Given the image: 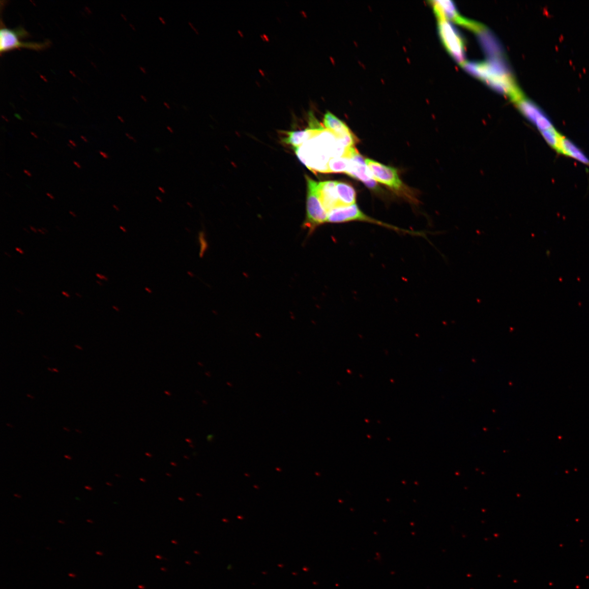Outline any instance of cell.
<instances>
[{
  "instance_id": "1f68e13d",
  "label": "cell",
  "mask_w": 589,
  "mask_h": 589,
  "mask_svg": "<svg viewBox=\"0 0 589 589\" xmlns=\"http://www.w3.org/2000/svg\"><path fill=\"white\" fill-rule=\"evenodd\" d=\"M164 106H166V107H167L168 109H171V106H169V104H168V103H167L166 102H164Z\"/></svg>"
},
{
  "instance_id": "9a60e30c",
  "label": "cell",
  "mask_w": 589,
  "mask_h": 589,
  "mask_svg": "<svg viewBox=\"0 0 589 589\" xmlns=\"http://www.w3.org/2000/svg\"><path fill=\"white\" fill-rule=\"evenodd\" d=\"M336 188L339 207L351 206L355 204L356 193L355 189L350 184L336 181Z\"/></svg>"
},
{
  "instance_id": "4dcf8cb0",
  "label": "cell",
  "mask_w": 589,
  "mask_h": 589,
  "mask_svg": "<svg viewBox=\"0 0 589 589\" xmlns=\"http://www.w3.org/2000/svg\"><path fill=\"white\" fill-rule=\"evenodd\" d=\"M159 19L160 20V21L163 24H166V21H164V19L162 17H159Z\"/></svg>"
},
{
  "instance_id": "836d02e7",
  "label": "cell",
  "mask_w": 589,
  "mask_h": 589,
  "mask_svg": "<svg viewBox=\"0 0 589 589\" xmlns=\"http://www.w3.org/2000/svg\"><path fill=\"white\" fill-rule=\"evenodd\" d=\"M187 205L189 207H191V208L193 207V204L190 202H187Z\"/></svg>"
},
{
  "instance_id": "681fc988",
  "label": "cell",
  "mask_w": 589,
  "mask_h": 589,
  "mask_svg": "<svg viewBox=\"0 0 589 589\" xmlns=\"http://www.w3.org/2000/svg\"><path fill=\"white\" fill-rule=\"evenodd\" d=\"M118 118H119V119H120V120H121V121L122 122H124V120H123V118H121V117H118Z\"/></svg>"
},
{
  "instance_id": "5bb4252c",
  "label": "cell",
  "mask_w": 589,
  "mask_h": 589,
  "mask_svg": "<svg viewBox=\"0 0 589 589\" xmlns=\"http://www.w3.org/2000/svg\"><path fill=\"white\" fill-rule=\"evenodd\" d=\"M557 152L575 159V160L589 167V159L585 155V154L570 140L565 136H562Z\"/></svg>"
},
{
  "instance_id": "f1b7e54d",
  "label": "cell",
  "mask_w": 589,
  "mask_h": 589,
  "mask_svg": "<svg viewBox=\"0 0 589 589\" xmlns=\"http://www.w3.org/2000/svg\"><path fill=\"white\" fill-rule=\"evenodd\" d=\"M85 488H86V490H88V491H92V490H93V489H92V487H89V486H85Z\"/></svg>"
},
{
  "instance_id": "9f6ffc18",
  "label": "cell",
  "mask_w": 589,
  "mask_h": 589,
  "mask_svg": "<svg viewBox=\"0 0 589 589\" xmlns=\"http://www.w3.org/2000/svg\"><path fill=\"white\" fill-rule=\"evenodd\" d=\"M97 283H98V284H99V285H101V286H102V283H99L98 281H97Z\"/></svg>"
},
{
  "instance_id": "cb8c5ba5",
  "label": "cell",
  "mask_w": 589,
  "mask_h": 589,
  "mask_svg": "<svg viewBox=\"0 0 589 589\" xmlns=\"http://www.w3.org/2000/svg\"><path fill=\"white\" fill-rule=\"evenodd\" d=\"M73 163L75 165V166H76L78 168H79V169L82 168L81 165H80V164L79 163H78L76 161H74Z\"/></svg>"
},
{
  "instance_id": "484cf974",
  "label": "cell",
  "mask_w": 589,
  "mask_h": 589,
  "mask_svg": "<svg viewBox=\"0 0 589 589\" xmlns=\"http://www.w3.org/2000/svg\"><path fill=\"white\" fill-rule=\"evenodd\" d=\"M69 142L70 144H71L72 146L74 147H77V144L72 141V140H69Z\"/></svg>"
},
{
  "instance_id": "b9f144b4",
  "label": "cell",
  "mask_w": 589,
  "mask_h": 589,
  "mask_svg": "<svg viewBox=\"0 0 589 589\" xmlns=\"http://www.w3.org/2000/svg\"><path fill=\"white\" fill-rule=\"evenodd\" d=\"M14 497H17V498H19V499H21V498H22V497H21V496L19 495V494H14Z\"/></svg>"
},
{
  "instance_id": "816d5d0a",
  "label": "cell",
  "mask_w": 589,
  "mask_h": 589,
  "mask_svg": "<svg viewBox=\"0 0 589 589\" xmlns=\"http://www.w3.org/2000/svg\"><path fill=\"white\" fill-rule=\"evenodd\" d=\"M87 522H89V523H93L92 521H91V520H87Z\"/></svg>"
},
{
  "instance_id": "7c38bea8",
  "label": "cell",
  "mask_w": 589,
  "mask_h": 589,
  "mask_svg": "<svg viewBox=\"0 0 589 589\" xmlns=\"http://www.w3.org/2000/svg\"><path fill=\"white\" fill-rule=\"evenodd\" d=\"M476 33L481 46L489 59L505 58L501 44L487 28L483 26Z\"/></svg>"
},
{
  "instance_id": "ffe728a7",
  "label": "cell",
  "mask_w": 589,
  "mask_h": 589,
  "mask_svg": "<svg viewBox=\"0 0 589 589\" xmlns=\"http://www.w3.org/2000/svg\"><path fill=\"white\" fill-rule=\"evenodd\" d=\"M188 24L189 25V26H190L191 27V28L194 29V31H195V32L197 34H199V33L198 29L196 28H194L193 24L191 22H188Z\"/></svg>"
},
{
  "instance_id": "6da1fadb",
  "label": "cell",
  "mask_w": 589,
  "mask_h": 589,
  "mask_svg": "<svg viewBox=\"0 0 589 589\" xmlns=\"http://www.w3.org/2000/svg\"><path fill=\"white\" fill-rule=\"evenodd\" d=\"M463 67L498 92L516 102L524 94L515 82L505 58L489 59L485 62H466Z\"/></svg>"
},
{
  "instance_id": "4fadbf2b",
  "label": "cell",
  "mask_w": 589,
  "mask_h": 589,
  "mask_svg": "<svg viewBox=\"0 0 589 589\" xmlns=\"http://www.w3.org/2000/svg\"><path fill=\"white\" fill-rule=\"evenodd\" d=\"M336 184V181L318 182L319 197L328 213L332 209L339 206Z\"/></svg>"
},
{
  "instance_id": "2e32d148",
  "label": "cell",
  "mask_w": 589,
  "mask_h": 589,
  "mask_svg": "<svg viewBox=\"0 0 589 589\" xmlns=\"http://www.w3.org/2000/svg\"><path fill=\"white\" fill-rule=\"evenodd\" d=\"M350 164V159L343 155L333 157L329 159L327 164L329 173H346Z\"/></svg>"
},
{
  "instance_id": "44dd1931",
  "label": "cell",
  "mask_w": 589,
  "mask_h": 589,
  "mask_svg": "<svg viewBox=\"0 0 589 589\" xmlns=\"http://www.w3.org/2000/svg\"><path fill=\"white\" fill-rule=\"evenodd\" d=\"M96 276H97L98 278H99L100 279H105V280H106V281H107V278L106 277H105V276H103V275H101V274H100L97 273V274H96Z\"/></svg>"
},
{
  "instance_id": "30bf717a",
  "label": "cell",
  "mask_w": 589,
  "mask_h": 589,
  "mask_svg": "<svg viewBox=\"0 0 589 589\" xmlns=\"http://www.w3.org/2000/svg\"><path fill=\"white\" fill-rule=\"evenodd\" d=\"M309 126L307 128L301 131L283 132L286 136L283 138L282 142L293 146L294 148L300 147L301 145L318 136L325 129L318 122L312 114H309Z\"/></svg>"
},
{
  "instance_id": "bcb514c9",
  "label": "cell",
  "mask_w": 589,
  "mask_h": 589,
  "mask_svg": "<svg viewBox=\"0 0 589 589\" xmlns=\"http://www.w3.org/2000/svg\"><path fill=\"white\" fill-rule=\"evenodd\" d=\"M130 26H131V27H132V28H133V29H134V30H136V28L134 27V26H133V25H132V24H130Z\"/></svg>"
},
{
  "instance_id": "603a6c76",
  "label": "cell",
  "mask_w": 589,
  "mask_h": 589,
  "mask_svg": "<svg viewBox=\"0 0 589 589\" xmlns=\"http://www.w3.org/2000/svg\"><path fill=\"white\" fill-rule=\"evenodd\" d=\"M24 173L25 174H26V175H27V176H28L29 177H32V174H31V173H29V172L28 171H27V170H24Z\"/></svg>"
},
{
  "instance_id": "4316f807",
  "label": "cell",
  "mask_w": 589,
  "mask_h": 589,
  "mask_svg": "<svg viewBox=\"0 0 589 589\" xmlns=\"http://www.w3.org/2000/svg\"><path fill=\"white\" fill-rule=\"evenodd\" d=\"M167 128L168 130L169 131V132L170 133H174V130H173V128H172L171 127H170V126H167Z\"/></svg>"
},
{
  "instance_id": "e0dca14e",
  "label": "cell",
  "mask_w": 589,
  "mask_h": 589,
  "mask_svg": "<svg viewBox=\"0 0 589 589\" xmlns=\"http://www.w3.org/2000/svg\"><path fill=\"white\" fill-rule=\"evenodd\" d=\"M541 134L547 144L557 152L562 135L556 128L543 131Z\"/></svg>"
},
{
  "instance_id": "ab89813d",
  "label": "cell",
  "mask_w": 589,
  "mask_h": 589,
  "mask_svg": "<svg viewBox=\"0 0 589 589\" xmlns=\"http://www.w3.org/2000/svg\"><path fill=\"white\" fill-rule=\"evenodd\" d=\"M62 294H63V295L65 296L66 297H69V295L67 293L63 292L62 293Z\"/></svg>"
},
{
  "instance_id": "7402d4cb",
  "label": "cell",
  "mask_w": 589,
  "mask_h": 589,
  "mask_svg": "<svg viewBox=\"0 0 589 589\" xmlns=\"http://www.w3.org/2000/svg\"><path fill=\"white\" fill-rule=\"evenodd\" d=\"M158 190L159 191H160L162 194L166 193V190H165V189L163 187H158Z\"/></svg>"
},
{
  "instance_id": "11a10c76",
  "label": "cell",
  "mask_w": 589,
  "mask_h": 589,
  "mask_svg": "<svg viewBox=\"0 0 589 589\" xmlns=\"http://www.w3.org/2000/svg\"><path fill=\"white\" fill-rule=\"evenodd\" d=\"M63 429H65V430L67 431L68 432H69V430H68V429H67V428H63Z\"/></svg>"
},
{
  "instance_id": "277c9868",
  "label": "cell",
  "mask_w": 589,
  "mask_h": 589,
  "mask_svg": "<svg viewBox=\"0 0 589 589\" xmlns=\"http://www.w3.org/2000/svg\"><path fill=\"white\" fill-rule=\"evenodd\" d=\"M352 221L368 222L393 230L397 232L416 235L415 232L407 231L369 217L362 212L356 204L348 207L335 208L328 213L327 223H343Z\"/></svg>"
},
{
  "instance_id": "83f0119b",
  "label": "cell",
  "mask_w": 589,
  "mask_h": 589,
  "mask_svg": "<svg viewBox=\"0 0 589 589\" xmlns=\"http://www.w3.org/2000/svg\"><path fill=\"white\" fill-rule=\"evenodd\" d=\"M139 68H140V69H141V71H142L143 73H147V71H146V68H144V67H142V66H139Z\"/></svg>"
},
{
  "instance_id": "74e56055",
  "label": "cell",
  "mask_w": 589,
  "mask_h": 589,
  "mask_svg": "<svg viewBox=\"0 0 589 589\" xmlns=\"http://www.w3.org/2000/svg\"><path fill=\"white\" fill-rule=\"evenodd\" d=\"M16 250H17V251H18L19 252L21 253V254H24V252H23V250H22V249H20V248H16Z\"/></svg>"
},
{
  "instance_id": "8fae6325",
  "label": "cell",
  "mask_w": 589,
  "mask_h": 589,
  "mask_svg": "<svg viewBox=\"0 0 589 589\" xmlns=\"http://www.w3.org/2000/svg\"><path fill=\"white\" fill-rule=\"evenodd\" d=\"M349 158L350 159V164L346 174L360 180L368 187L376 189L377 186V182L373 179L367 166L365 159H363L355 147L353 149Z\"/></svg>"
},
{
  "instance_id": "f5cc1de1",
  "label": "cell",
  "mask_w": 589,
  "mask_h": 589,
  "mask_svg": "<svg viewBox=\"0 0 589 589\" xmlns=\"http://www.w3.org/2000/svg\"><path fill=\"white\" fill-rule=\"evenodd\" d=\"M96 553H97V554H98V555H102V553H100V552H96Z\"/></svg>"
},
{
  "instance_id": "7a4b0ae2",
  "label": "cell",
  "mask_w": 589,
  "mask_h": 589,
  "mask_svg": "<svg viewBox=\"0 0 589 589\" xmlns=\"http://www.w3.org/2000/svg\"><path fill=\"white\" fill-rule=\"evenodd\" d=\"M30 37V34L23 27L14 29L7 28L1 22L0 28V53L21 49H27L35 51H42L51 46L49 40L43 42L24 41L25 39Z\"/></svg>"
},
{
  "instance_id": "8992f818",
  "label": "cell",
  "mask_w": 589,
  "mask_h": 589,
  "mask_svg": "<svg viewBox=\"0 0 589 589\" xmlns=\"http://www.w3.org/2000/svg\"><path fill=\"white\" fill-rule=\"evenodd\" d=\"M434 13L439 20H446L456 23L464 27L477 32L483 26L481 23L471 21L463 17L457 11V9L451 1H432Z\"/></svg>"
},
{
  "instance_id": "7bdbcfd3",
  "label": "cell",
  "mask_w": 589,
  "mask_h": 589,
  "mask_svg": "<svg viewBox=\"0 0 589 589\" xmlns=\"http://www.w3.org/2000/svg\"><path fill=\"white\" fill-rule=\"evenodd\" d=\"M31 134L32 135V136H33V137H34L35 138H36V139H38V136H37V135H36V134H34V133H33V132H31Z\"/></svg>"
},
{
  "instance_id": "d6a6232c",
  "label": "cell",
  "mask_w": 589,
  "mask_h": 589,
  "mask_svg": "<svg viewBox=\"0 0 589 589\" xmlns=\"http://www.w3.org/2000/svg\"><path fill=\"white\" fill-rule=\"evenodd\" d=\"M69 212V213H70V214H71V215H72V216H73L74 217H75V218L77 217V215H76V213H74L73 212H72V211H70Z\"/></svg>"
},
{
  "instance_id": "7dc6e473",
  "label": "cell",
  "mask_w": 589,
  "mask_h": 589,
  "mask_svg": "<svg viewBox=\"0 0 589 589\" xmlns=\"http://www.w3.org/2000/svg\"><path fill=\"white\" fill-rule=\"evenodd\" d=\"M52 372H59V371L57 370V369H54V368L52 369Z\"/></svg>"
},
{
  "instance_id": "60d3db41",
  "label": "cell",
  "mask_w": 589,
  "mask_h": 589,
  "mask_svg": "<svg viewBox=\"0 0 589 589\" xmlns=\"http://www.w3.org/2000/svg\"><path fill=\"white\" fill-rule=\"evenodd\" d=\"M29 227H30V228H31V229L32 230V231H33L34 233H37V230H36V229H35L34 227H32V226H29Z\"/></svg>"
},
{
  "instance_id": "52a82bcc",
  "label": "cell",
  "mask_w": 589,
  "mask_h": 589,
  "mask_svg": "<svg viewBox=\"0 0 589 589\" xmlns=\"http://www.w3.org/2000/svg\"><path fill=\"white\" fill-rule=\"evenodd\" d=\"M524 117L535 126L540 132L555 128L550 118L536 104L525 96L515 102Z\"/></svg>"
},
{
  "instance_id": "5b68a950",
  "label": "cell",
  "mask_w": 589,
  "mask_h": 589,
  "mask_svg": "<svg viewBox=\"0 0 589 589\" xmlns=\"http://www.w3.org/2000/svg\"><path fill=\"white\" fill-rule=\"evenodd\" d=\"M438 30L442 41L451 57L461 65L466 62L465 47L461 35L446 20H439Z\"/></svg>"
},
{
  "instance_id": "d6986e66",
  "label": "cell",
  "mask_w": 589,
  "mask_h": 589,
  "mask_svg": "<svg viewBox=\"0 0 589 589\" xmlns=\"http://www.w3.org/2000/svg\"><path fill=\"white\" fill-rule=\"evenodd\" d=\"M99 153H100V154H101V155H102L103 156V157L104 158H105V159H109V156L108 155V154L107 153L104 152L103 151H99Z\"/></svg>"
},
{
  "instance_id": "ba28073f",
  "label": "cell",
  "mask_w": 589,
  "mask_h": 589,
  "mask_svg": "<svg viewBox=\"0 0 589 589\" xmlns=\"http://www.w3.org/2000/svg\"><path fill=\"white\" fill-rule=\"evenodd\" d=\"M365 162L374 180L385 184L394 190L401 189L402 182L396 169L385 166L371 159L366 158Z\"/></svg>"
},
{
  "instance_id": "3957f363",
  "label": "cell",
  "mask_w": 589,
  "mask_h": 589,
  "mask_svg": "<svg viewBox=\"0 0 589 589\" xmlns=\"http://www.w3.org/2000/svg\"><path fill=\"white\" fill-rule=\"evenodd\" d=\"M307 184V212L303 227L311 235L327 223L328 213L324 207L318 192V182L306 177Z\"/></svg>"
},
{
  "instance_id": "f546056e",
  "label": "cell",
  "mask_w": 589,
  "mask_h": 589,
  "mask_svg": "<svg viewBox=\"0 0 589 589\" xmlns=\"http://www.w3.org/2000/svg\"><path fill=\"white\" fill-rule=\"evenodd\" d=\"M47 196H48V197H49L50 199H52V200H54V199H55V198H54V196H52L51 194H50V193H47Z\"/></svg>"
},
{
  "instance_id": "d4e9b609",
  "label": "cell",
  "mask_w": 589,
  "mask_h": 589,
  "mask_svg": "<svg viewBox=\"0 0 589 589\" xmlns=\"http://www.w3.org/2000/svg\"><path fill=\"white\" fill-rule=\"evenodd\" d=\"M156 199L157 200V201H158V202L159 203H163V200H162V199L161 197H158V196H156Z\"/></svg>"
},
{
  "instance_id": "8d00e7d4",
  "label": "cell",
  "mask_w": 589,
  "mask_h": 589,
  "mask_svg": "<svg viewBox=\"0 0 589 589\" xmlns=\"http://www.w3.org/2000/svg\"><path fill=\"white\" fill-rule=\"evenodd\" d=\"M64 458H66V459H68V460H72V457L71 456L66 455H64Z\"/></svg>"
},
{
  "instance_id": "e575fe53",
  "label": "cell",
  "mask_w": 589,
  "mask_h": 589,
  "mask_svg": "<svg viewBox=\"0 0 589 589\" xmlns=\"http://www.w3.org/2000/svg\"><path fill=\"white\" fill-rule=\"evenodd\" d=\"M81 138L83 140L84 142H85L86 143L88 142V139L86 137H84L83 136H81Z\"/></svg>"
},
{
  "instance_id": "d590c367",
  "label": "cell",
  "mask_w": 589,
  "mask_h": 589,
  "mask_svg": "<svg viewBox=\"0 0 589 589\" xmlns=\"http://www.w3.org/2000/svg\"><path fill=\"white\" fill-rule=\"evenodd\" d=\"M113 207L116 209L117 211H119V208L116 206V205H113Z\"/></svg>"
},
{
  "instance_id": "c3c4849f",
  "label": "cell",
  "mask_w": 589,
  "mask_h": 589,
  "mask_svg": "<svg viewBox=\"0 0 589 589\" xmlns=\"http://www.w3.org/2000/svg\"><path fill=\"white\" fill-rule=\"evenodd\" d=\"M75 347H76L78 348V349H80V350H82V351L83 350L82 348H81V347H79V346H77V345H76V346H75Z\"/></svg>"
},
{
  "instance_id": "f6af8a7d",
  "label": "cell",
  "mask_w": 589,
  "mask_h": 589,
  "mask_svg": "<svg viewBox=\"0 0 589 589\" xmlns=\"http://www.w3.org/2000/svg\"><path fill=\"white\" fill-rule=\"evenodd\" d=\"M38 231L42 234H45V233L41 229H38Z\"/></svg>"
},
{
  "instance_id": "f35d334b",
  "label": "cell",
  "mask_w": 589,
  "mask_h": 589,
  "mask_svg": "<svg viewBox=\"0 0 589 589\" xmlns=\"http://www.w3.org/2000/svg\"><path fill=\"white\" fill-rule=\"evenodd\" d=\"M141 97L144 100V101L145 102L147 101V98L146 97H145L144 96L142 95H142H141Z\"/></svg>"
},
{
  "instance_id": "9c48e42d",
  "label": "cell",
  "mask_w": 589,
  "mask_h": 589,
  "mask_svg": "<svg viewBox=\"0 0 589 589\" xmlns=\"http://www.w3.org/2000/svg\"><path fill=\"white\" fill-rule=\"evenodd\" d=\"M324 126L334 135L345 148L354 147L357 142V139L347 124L330 112H327L324 115Z\"/></svg>"
},
{
  "instance_id": "ac0fdd59",
  "label": "cell",
  "mask_w": 589,
  "mask_h": 589,
  "mask_svg": "<svg viewBox=\"0 0 589 589\" xmlns=\"http://www.w3.org/2000/svg\"><path fill=\"white\" fill-rule=\"evenodd\" d=\"M126 136L128 138V139L130 140V141H132L133 142H134L135 143H137V139H135L132 136H131V134H129V133H126Z\"/></svg>"
},
{
  "instance_id": "ee69618b",
  "label": "cell",
  "mask_w": 589,
  "mask_h": 589,
  "mask_svg": "<svg viewBox=\"0 0 589 589\" xmlns=\"http://www.w3.org/2000/svg\"><path fill=\"white\" fill-rule=\"evenodd\" d=\"M67 146H68L69 147H71V149H74V147H72V145H71V144H67Z\"/></svg>"
},
{
  "instance_id": "f907efd6",
  "label": "cell",
  "mask_w": 589,
  "mask_h": 589,
  "mask_svg": "<svg viewBox=\"0 0 589 589\" xmlns=\"http://www.w3.org/2000/svg\"><path fill=\"white\" fill-rule=\"evenodd\" d=\"M58 522L59 523H61V524H64V522L61 520H59Z\"/></svg>"
},
{
  "instance_id": "db71d44e",
  "label": "cell",
  "mask_w": 589,
  "mask_h": 589,
  "mask_svg": "<svg viewBox=\"0 0 589 589\" xmlns=\"http://www.w3.org/2000/svg\"><path fill=\"white\" fill-rule=\"evenodd\" d=\"M69 575L70 576H71V577H75V576H74V575H72V574H69Z\"/></svg>"
}]
</instances>
